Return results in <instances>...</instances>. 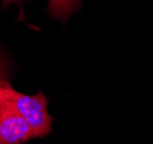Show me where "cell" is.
Returning a JSON list of instances; mask_svg holds the SVG:
<instances>
[{
  "mask_svg": "<svg viewBox=\"0 0 153 144\" xmlns=\"http://www.w3.org/2000/svg\"><path fill=\"white\" fill-rule=\"evenodd\" d=\"M0 98L29 121L34 138L46 137L51 133L53 117L48 112V100L42 92H38L36 95H26L16 90L9 80H4L0 81Z\"/></svg>",
  "mask_w": 153,
  "mask_h": 144,
  "instance_id": "6da1fadb",
  "label": "cell"
},
{
  "mask_svg": "<svg viewBox=\"0 0 153 144\" xmlns=\"http://www.w3.org/2000/svg\"><path fill=\"white\" fill-rule=\"evenodd\" d=\"M33 137V129L13 107L0 98V144H23Z\"/></svg>",
  "mask_w": 153,
  "mask_h": 144,
  "instance_id": "7a4b0ae2",
  "label": "cell"
},
{
  "mask_svg": "<svg viewBox=\"0 0 153 144\" xmlns=\"http://www.w3.org/2000/svg\"><path fill=\"white\" fill-rule=\"evenodd\" d=\"M24 0H0L1 8H7L13 4L22 6ZM81 8V0H48L47 12L53 19L66 22Z\"/></svg>",
  "mask_w": 153,
  "mask_h": 144,
  "instance_id": "3957f363",
  "label": "cell"
},
{
  "mask_svg": "<svg viewBox=\"0 0 153 144\" xmlns=\"http://www.w3.org/2000/svg\"><path fill=\"white\" fill-rule=\"evenodd\" d=\"M13 73V61L7 54L4 46L0 44V81L10 80Z\"/></svg>",
  "mask_w": 153,
  "mask_h": 144,
  "instance_id": "277c9868",
  "label": "cell"
}]
</instances>
